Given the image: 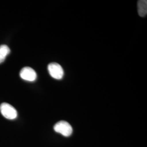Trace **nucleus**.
Wrapping results in <instances>:
<instances>
[{
	"instance_id": "nucleus-1",
	"label": "nucleus",
	"mask_w": 147,
	"mask_h": 147,
	"mask_svg": "<svg viewBox=\"0 0 147 147\" xmlns=\"http://www.w3.org/2000/svg\"><path fill=\"white\" fill-rule=\"evenodd\" d=\"M0 111L2 116L8 119H14L18 116V113L16 109L6 102H3L0 105Z\"/></svg>"
},
{
	"instance_id": "nucleus-2",
	"label": "nucleus",
	"mask_w": 147,
	"mask_h": 147,
	"mask_svg": "<svg viewBox=\"0 0 147 147\" xmlns=\"http://www.w3.org/2000/svg\"><path fill=\"white\" fill-rule=\"evenodd\" d=\"M54 130L56 132L62 134L63 136L68 137L70 136L73 132L71 126L65 121H60L54 126Z\"/></svg>"
},
{
	"instance_id": "nucleus-3",
	"label": "nucleus",
	"mask_w": 147,
	"mask_h": 147,
	"mask_svg": "<svg viewBox=\"0 0 147 147\" xmlns=\"http://www.w3.org/2000/svg\"><path fill=\"white\" fill-rule=\"evenodd\" d=\"M48 71L51 76L53 79L61 80L64 75V70L58 63H51L48 65Z\"/></svg>"
},
{
	"instance_id": "nucleus-4",
	"label": "nucleus",
	"mask_w": 147,
	"mask_h": 147,
	"mask_svg": "<svg viewBox=\"0 0 147 147\" xmlns=\"http://www.w3.org/2000/svg\"><path fill=\"white\" fill-rule=\"evenodd\" d=\"M21 79L27 81H34L37 79V74L34 69L30 67H24L20 73Z\"/></svg>"
},
{
	"instance_id": "nucleus-5",
	"label": "nucleus",
	"mask_w": 147,
	"mask_h": 147,
	"mask_svg": "<svg viewBox=\"0 0 147 147\" xmlns=\"http://www.w3.org/2000/svg\"><path fill=\"white\" fill-rule=\"evenodd\" d=\"M137 9L139 16L144 17L147 14V1L140 0L137 2Z\"/></svg>"
},
{
	"instance_id": "nucleus-6",
	"label": "nucleus",
	"mask_w": 147,
	"mask_h": 147,
	"mask_svg": "<svg viewBox=\"0 0 147 147\" xmlns=\"http://www.w3.org/2000/svg\"><path fill=\"white\" fill-rule=\"evenodd\" d=\"M10 51V49L6 45H0V63H2L5 60Z\"/></svg>"
}]
</instances>
